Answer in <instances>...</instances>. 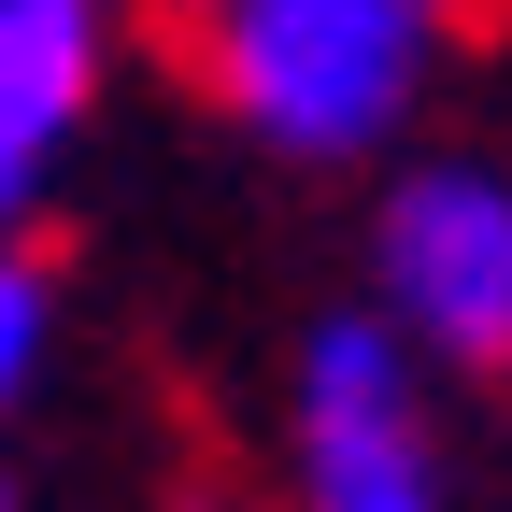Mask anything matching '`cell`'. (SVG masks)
Wrapping results in <instances>:
<instances>
[{"instance_id":"7","label":"cell","mask_w":512,"mask_h":512,"mask_svg":"<svg viewBox=\"0 0 512 512\" xmlns=\"http://www.w3.org/2000/svg\"><path fill=\"white\" fill-rule=\"evenodd\" d=\"M171 512H228V498H171Z\"/></svg>"},{"instance_id":"4","label":"cell","mask_w":512,"mask_h":512,"mask_svg":"<svg viewBox=\"0 0 512 512\" xmlns=\"http://www.w3.org/2000/svg\"><path fill=\"white\" fill-rule=\"evenodd\" d=\"M100 72H114V0H0V228L57 200Z\"/></svg>"},{"instance_id":"1","label":"cell","mask_w":512,"mask_h":512,"mask_svg":"<svg viewBox=\"0 0 512 512\" xmlns=\"http://www.w3.org/2000/svg\"><path fill=\"white\" fill-rule=\"evenodd\" d=\"M441 29H456V0H214V15H185L200 100L299 171L399 143L441 72Z\"/></svg>"},{"instance_id":"6","label":"cell","mask_w":512,"mask_h":512,"mask_svg":"<svg viewBox=\"0 0 512 512\" xmlns=\"http://www.w3.org/2000/svg\"><path fill=\"white\" fill-rule=\"evenodd\" d=\"M157 15H214V0H157Z\"/></svg>"},{"instance_id":"2","label":"cell","mask_w":512,"mask_h":512,"mask_svg":"<svg viewBox=\"0 0 512 512\" xmlns=\"http://www.w3.org/2000/svg\"><path fill=\"white\" fill-rule=\"evenodd\" d=\"M370 313L413 342V370L512 384V171L413 157L370 214Z\"/></svg>"},{"instance_id":"5","label":"cell","mask_w":512,"mask_h":512,"mask_svg":"<svg viewBox=\"0 0 512 512\" xmlns=\"http://www.w3.org/2000/svg\"><path fill=\"white\" fill-rule=\"evenodd\" d=\"M43 356H57V271L29 256V228H0V413L43 399Z\"/></svg>"},{"instance_id":"3","label":"cell","mask_w":512,"mask_h":512,"mask_svg":"<svg viewBox=\"0 0 512 512\" xmlns=\"http://www.w3.org/2000/svg\"><path fill=\"white\" fill-rule=\"evenodd\" d=\"M285 512H441L427 370L384 313H328L285 399Z\"/></svg>"},{"instance_id":"8","label":"cell","mask_w":512,"mask_h":512,"mask_svg":"<svg viewBox=\"0 0 512 512\" xmlns=\"http://www.w3.org/2000/svg\"><path fill=\"white\" fill-rule=\"evenodd\" d=\"M0 512H15V470H0Z\"/></svg>"}]
</instances>
